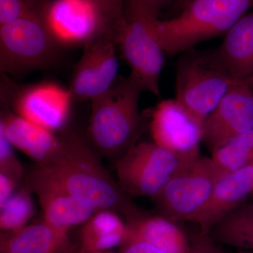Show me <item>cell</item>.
Listing matches in <instances>:
<instances>
[{
    "instance_id": "cell-21",
    "label": "cell",
    "mask_w": 253,
    "mask_h": 253,
    "mask_svg": "<svg viewBox=\"0 0 253 253\" xmlns=\"http://www.w3.org/2000/svg\"><path fill=\"white\" fill-rule=\"evenodd\" d=\"M208 234L218 244L253 251V203L243 204L213 226Z\"/></svg>"
},
{
    "instance_id": "cell-15",
    "label": "cell",
    "mask_w": 253,
    "mask_h": 253,
    "mask_svg": "<svg viewBox=\"0 0 253 253\" xmlns=\"http://www.w3.org/2000/svg\"><path fill=\"white\" fill-rule=\"evenodd\" d=\"M253 192V165L236 172L224 173L193 222L200 231L209 233L213 226L244 204Z\"/></svg>"
},
{
    "instance_id": "cell-18",
    "label": "cell",
    "mask_w": 253,
    "mask_h": 253,
    "mask_svg": "<svg viewBox=\"0 0 253 253\" xmlns=\"http://www.w3.org/2000/svg\"><path fill=\"white\" fill-rule=\"evenodd\" d=\"M176 223L161 215L144 214L126 223L125 239L146 243L168 253H189V239Z\"/></svg>"
},
{
    "instance_id": "cell-6",
    "label": "cell",
    "mask_w": 253,
    "mask_h": 253,
    "mask_svg": "<svg viewBox=\"0 0 253 253\" xmlns=\"http://www.w3.org/2000/svg\"><path fill=\"white\" fill-rule=\"evenodd\" d=\"M61 47L42 15H29L0 25V71L21 78L52 67L59 61Z\"/></svg>"
},
{
    "instance_id": "cell-12",
    "label": "cell",
    "mask_w": 253,
    "mask_h": 253,
    "mask_svg": "<svg viewBox=\"0 0 253 253\" xmlns=\"http://www.w3.org/2000/svg\"><path fill=\"white\" fill-rule=\"evenodd\" d=\"M42 17L61 46H84L107 33L102 18L88 0H49Z\"/></svg>"
},
{
    "instance_id": "cell-16",
    "label": "cell",
    "mask_w": 253,
    "mask_h": 253,
    "mask_svg": "<svg viewBox=\"0 0 253 253\" xmlns=\"http://www.w3.org/2000/svg\"><path fill=\"white\" fill-rule=\"evenodd\" d=\"M69 235L42 219L19 230L1 232L0 253H80Z\"/></svg>"
},
{
    "instance_id": "cell-25",
    "label": "cell",
    "mask_w": 253,
    "mask_h": 253,
    "mask_svg": "<svg viewBox=\"0 0 253 253\" xmlns=\"http://www.w3.org/2000/svg\"><path fill=\"white\" fill-rule=\"evenodd\" d=\"M13 145L0 129V174L19 182L25 175L24 168L20 162Z\"/></svg>"
},
{
    "instance_id": "cell-2",
    "label": "cell",
    "mask_w": 253,
    "mask_h": 253,
    "mask_svg": "<svg viewBox=\"0 0 253 253\" xmlns=\"http://www.w3.org/2000/svg\"><path fill=\"white\" fill-rule=\"evenodd\" d=\"M142 91L129 76L91 100L86 136L98 154L117 161L137 144L144 126L139 109Z\"/></svg>"
},
{
    "instance_id": "cell-26",
    "label": "cell",
    "mask_w": 253,
    "mask_h": 253,
    "mask_svg": "<svg viewBox=\"0 0 253 253\" xmlns=\"http://www.w3.org/2000/svg\"><path fill=\"white\" fill-rule=\"evenodd\" d=\"M97 10L104 21L106 32L113 36L124 17L125 0H88Z\"/></svg>"
},
{
    "instance_id": "cell-8",
    "label": "cell",
    "mask_w": 253,
    "mask_h": 253,
    "mask_svg": "<svg viewBox=\"0 0 253 253\" xmlns=\"http://www.w3.org/2000/svg\"><path fill=\"white\" fill-rule=\"evenodd\" d=\"M193 158L174 154L154 141L137 143L116 161L117 181L131 197L148 196L152 199Z\"/></svg>"
},
{
    "instance_id": "cell-30",
    "label": "cell",
    "mask_w": 253,
    "mask_h": 253,
    "mask_svg": "<svg viewBox=\"0 0 253 253\" xmlns=\"http://www.w3.org/2000/svg\"><path fill=\"white\" fill-rule=\"evenodd\" d=\"M141 1L149 4V6H152L154 9L157 10L160 12L163 8L172 2V0H141Z\"/></svg>"
},
{
    "instance_id": "cell-13",
    "label": "cell",
    "mask_w": 253,
    "mask_h": 253,
    "mask_svg": "<svg viewBox=\"0 0 253 253\" xmlns=\"http://www.w3.org/2000/svg\"><path fill=\"white\" fill-rule=\"evenodd\" d=\"M203 126L175 99L164 100L153 113L151 136L154 143L174 154L196 157L200 155Z\"/></svg>"
},
{
    "instance_id": "cell-5",
    "label": "cell",
    "mask_w": 253,
    "mask_h": 253,
    "mask_svg": "<svg viewBox=\"0 0 253 253\" xmlns=\"http://www.w3.org/2000/svg\"><path fill=\"white\" fill-rule=\"evenodd\" d=\"M234 81L217 49L189 50L176 66L175 99L204 126Z\"/></svg>"
},
{
    "instance_id": "cell-23",
    "label": "cell",
    "mask_w": 253,
    "mask_h": 253,
    "mask_svg": "<svg viewBox=\"0 0 253 253\" xmlns=\"http://www.w3.org/2000/svg\"><path fill=\"white\" fill-rule=\"evenodd\" d=\"M32 192L27 185L18 190L3 206H0V229L11 232L27 226L36 211Z\"/></svg>"
},
{
    "instance_id": "cell-11",
    "label": "cell",
    "mask_w": 253,
    "mask_h": 253,
    "mask_svg": "<svg viewBox=\"0 0 253 253\" xmlns=\"http://www.w3.org/2000/svg\"><path fill=\"white\" fill-rule=\"evenodd\" d=\"M253 129V90L247 82L234 81L205 121L203 141L212 152Z\"/></svg>"
},
{
    "instance_id": "cell-3",
    "label": "cell",
    "mask_w": 253,
    "mask_h": 253,
    "mask_svg": "<svg viewBox=\"0 0 253 253\" xmlns=\"http://www.w3.org/2000/svg\"><path fill=\"white\" fill-rule=\"evenodd\" d=\"M253 9V0H192L175 17L158 20L156 34L165 52H185L225 35Z\"/></svg>"
},
{
    "instance_id": "cell-7",
    "label": "cell",
    "mask_w": 253,
    "mask_h": 253,
    "mask_svg": "<svg viewBox=\"0 0 253 253\" xmlns=\"http://www.w3.org/2000/svg\"><path fill=\"white\" fill-rule=\"evenodd\" d=\"M222 174L212 158H191L152 198L159 215L175 222H193Z\"/></svg>"
},
{
    "instance_id": "cell-27",
    "label": "cell",
    "mask_w": 253,
    "mask_h": 253,
    "mask_svg": "<svg viewBox=\"0 0 253 253\" xmlns=\"http://www.w3.org/2000/svg\"><path fill=\"white\" fill-rule=\"evenodd\" d=\"M189 253H225L208 233L199 232L189 239Z\"/></svg>"
},
{
    "instance_id": "cell-19",
    "label": "cell",
    "mask_w": 253,
    "mask_h": 253,
    "mask_svg": "<svg viewBox=\"0 0 253 253\" xmlns=\"http://www.w3.org/2000/svg\"><path fill=\"white\" fill-rule=\"evenodd\" d=\"M224 36L218 54L235 81H246L253 75V9Z\"/></svg>"
},
{
    "instance_id": "cell-14",
    "label": "cell",
    "mask_w": 253,
    "mask_h": 253,
    "mask_svg": "<svg viewBox=\"0 0 253 253\" xmlns=\"http://www.w3.org/2000/svg\"><path fill=\"white\" fill-rule=\"evenodd\" d=\"M26 184L38 197L43 220L65 234L84 224L98 211L65 190L35 176L28 174Z\"/></svg>"
},
{
    "instance_id": "cell-4",
    "label": "cell",
    "mask_w": 253,
    "mask_h": 253,
    "mask_svg": "<svg viewBox=\"0 0 253 253\" xmlns=\"http://www.w3.org/2000/svg\"><path fill=\"white\" fill-rule=\"evenodd\" d=\"M159 11L141 0H125L124 17L113 33L123 56L131 68V76L143 91L159 96L160 78L164 65V50L156 26Z\"/></svg>"
},
{
    "instance_id": "cell-10",
    "label": "cell",
    "mask_w": 253,
    "mask_h": 253,
    "mask_svg": "<svg viewBox=\"0 0 253 253\" xmlns=\"http://www.w3.org/2000/svg\"><path fill=\"white\" fill-rule=\"evenodd\" d=\"M116 45L107 33H101L84 45L68 89L73 102L91 101L116 84L118 71Z\"/></svg>"
},
{
    "instance_id": "cell-22",
    "label": "cell",
    "mask_w": 253,
    "mask_h": 253,
    "mask_svg": "<svg viewBox=\"0 0 253 253\" xmlns=\"http://www.w3.org/2000/svg\"><path fill=\"white\" fill-rule=\"evenodd\" d=\"M221 172L229 173L253 165V129L236 136L212 152Z\"/></svg>"
},
{
    "instance_id": "cell-29",
    "label": "cell",
    "mask_w": 253,
    "mask_h": 253,
    "mask_svg": "<svg viewBox=\"0 0 253 253\" xmlns=\"http://www.w3.org/2000/svg\"><path fill=\"white\" fill-rule=\"evenodd\" d=\"M18 181L0 174V206H3L16 192Z\"/></svg>"
},
{
    "instance_id": "cell-32",
    "label": "cell",
    "mask_w": 253,
    "mask_h": 253,
    "mask_svg": "<svg viewBox=\"0 0 253 253\" xmlns=\"http://www.w3.org/2000/svg\"><path fill=\"white\" fill-rule=\"evenodd\" d=\"M80 253H116L111 251H98V252H86V251H80Z\"/></svg>"
},
{
    "instance_id": "cell-17",
    "label": "cell",
    "mask_w": 253,
    "mask_h": 253,
    "mask_svg": "<svg viewBox=\"0 0 253 253\" xmlns=\"http://www.w3.org/2000/svg\"><path fill=\"white\" fill-rule=\"evenodd\" d=\"M0 129L4 131L15 149L21 151L36 164L49 161L56 154L61 144V139L54 132L9 110L1 113Z\"/></svg>"
},
{
    "instance_id": "cell-24",
    "label": "cell",
    "mask_w": 253,
    "mask_h": 253,
    "mask_svg": "<svg viewBox=\"0 0 253 253\" xmlns=\"http://www.w3.org/2000/svg\"><path fill=\"white\" fill-rule=\"evenodd\" d=\"M49 0H0V25L32 14L42 15Z\"/></svg>"
},
{
    "instance_id": "cell-33",
    "label": "cell",
    "mask_w": 253,
    "mask_h": 253,
    "mask_svg": "<svg viewBox=\"0 0 253 253\" xmlns=\"http://www.w3.org/2000/svg\"><path fill=\"white\" fill-rule=\"evenodd\" d=\"M246 82H247L248 84H249V86H251V89L253 90V75L251 77H250Z\"/></svg>"
},
{
    "instance_id": "cell-31",
    "label": "cell",
    "mask_w": 253,
    "mask_h": 253,
    "mask_svg": "<svg viewBox=\"0 0 253 253\" xmlns=\"http://www.w3.org/2000/svg\"><path fill=\"white\" fill-rule=\"evenodd\" d=\"M192 0H175V2H174V8H175V10L176 11H178V13L184 9V7L189 4V2Z\"/></svg>"
},
{
    "instance_id": "cell-34",
    "label": "cell",
    "mask_w": 253,
    "mask_h": 253,
    "mask_svg": "<svg viewBox=\"0 0 253 253\" xmlns=\"http://www.w3.org/2000/svg\"><path fill=\"white\" fill-rule=\"evenodd\" d=\"M236 253H253V251H239Z\"/></svg>"
},
{
    "instance_id": "cell-20",
    "label": "cell",
    "mask_w": 253,
    "mask_h": 253,
    "mask_svg": "<svg viewBox=\"0 0 253 253\" xmlns=\"http://www.w3.org/2000/svg\"><path fill=\"white\" fill-rule=\"evenodd\" d=\"M83 225L81 250L86 252L111 251L120 247L126 237V221L108 210L96 211Z\"/></svg>"
},
{
    "instance_id": "cell-1",
    "label": "cell",
    "mask_w": 253,
    "mask_h": 253,
    "mask_svg": "<svg viewBox=\"0 0 253 253\" xmlns=\"http://www.w3.org/2000/svg\"><path fill=\"white\" fill-rule=\"evenodd\" d=\"M60 139L56 154L36 164L29 175L65 190L96 211L116 212L126 223L145 214L104 168L86 135L66 131Z\"/></svg>"
},
{
    "instance_id": "cell-28",
    "label": "cell",
    "mask_w": 253,
    "mask_h": 253,
    "mask_svg": "<svg viewBox=\"0 0 253 253\" xmlns=\"http://www.w3.org/2000/svg\"><path fill=\"white\" fill-rule=\"evenodd\" d=\"M118 253H168L151 245L134 240L125 239Z\"/></svg>"
},
{
    "instance_id": "cell-9",
    "label": "cell",
    "mask_w": 253,
    "mask_h": 253,
    "mask_svg": "<svg viewBox=\"0 0 253 253\" xmlns=\"http://www.w3.org/2000/svg\"><path fill=\"white\" fill-rule=\"evenodd\" d=\"M2 81L1 102L13 112L51 132L64 129L73 102L68 89L54 83L19 86L6 77Z\"/></svg>"
}]
</instances>
